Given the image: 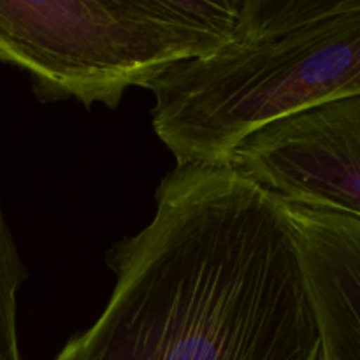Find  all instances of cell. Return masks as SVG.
Instances as JSON below:
<instances>
[{"label":"cell","instance_id":"1","mask_svg":"<svg viewBox=\"0 0 360 360\" xmlns=\"http://www.w3.org/2000/svg\"><path fill=\"white\" fill-rule=\"evenodd\" d=\"M157 211L115 243L116 285L56 360H320V333L281 202L231 165H176Z\"/></svg>","mask_w":360,"mask_h":360},{"label":"cell","instance_id":"2","mask_svg":"<svg viewBox=\"0 0 360 360\" xmlns=\"http://www.w3.org/2000/svg\"><path fill=\"white\" fill-rule=\"evenodd\" d=\"M255 37L252 0H0V62L42 104L115 109L130 86Z\"/></svg>","mask_w":360,"mask_h":360},{"label":"cell","instance_id":"3","mask_svg":"<svg viewBox=\"0 0 360 360\" xmlns=\"http://www.w3.org/2000/svg\"><path fill=\"white\" fill-rule=\"evenodd\" d=\"M153 129L176 165H227L262 127L360 97V0L292 30L178 63L148 83Z\"/></svg>","mask_w":360,"mask_h":360},{"label":"cell","instance_id":"4","mask_svg":"<svg viewBox=\"0 0 360 360\" xmlns=\"http://www.w3.org/2000/svg\"><path fill=\"white\" fill-rule=\"evenodd\" d=\"M229 165L283 202L360 218V97L262 127L239 143Z\"/></svg>","mask_w":360,"mask_h":360},{"label":"cell","instance_id":"5","mask_svg":"<svg viewBox=\"0 0 360 360\" xmlns=\"http://www.w3.org/2000/svg\"><path fill=\"white\" fill-rule=\"evenodd\" d=\"M320 333V360H360V218L283 202Z\"/></svg>","mask_w":360,"mask_h":360}]
</instances>
